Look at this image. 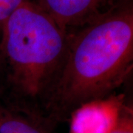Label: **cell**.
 I'll return each instance as SVG.
<instances>
[{
  "instance_id": "6da1fadb",
  "label": "cell",
  "mask_w": 133,
  "mask_h": 133,
  "mask_svg": "<svg viewBox=\"0 0 133 133\" xmlns=\"http://www.w3.org/2000/svg\"><path fill=\"white\" fill-rule=\"evenodd\" d=\"M133 64L131 4L112 8L69 33L64 62L48 97L50 117L62 118L82 104L107 97Z\"/></svg>"
},
{
  "instance_id": "52a82bcc",
  "label": "cell",
  "mask_w": 133,
  "mask_h": 133,
  "mask_svg": "<svg viewBox=\"0 0 133 133\" xmlns=\"http://www.w3.org/2000/svg\"><path fill=\"white\" fill-rule=\"evenodd\" d=\"M27 1L28 0H0V33L8 18Z\"/></svg>"
},
{
  "instance_id": "277c9868",
  "label": "cell",
  "mask_w": 133,
  "mask_h": 133,
  "mask_svg": "<svg viewBox=\"0 0 133 133\" xmlns=\"http://www.w3.org/2000/svg\"><path fill=\"white\" fill-rule=\"evenodd\" d=\"M109 0H36L33 2L63 28H81L102 14Z\"/></svg>"
},
{
  "instance_id": "3957f363",
  "label": "cell",
  "mask_w": 133,
  "mask_h": 133,
  "mask_svg": "<svg viewBox=\"0 0 133 133\" xmlns=\"http://www.w3.org/2000/svg\"><path fill=\"white\" fill-rule=\"evenodd\" d=\"M125 105L124 95L85 102L70 113V133H111Z\"/></svg>"
},
{
  "instance_id": "5b68a950",
  "label": "cell",
  "mask_w": 133,
  "mask_h": 133,
  "mask_svg": "<svg viewBox=\"0 0 133 133\" xmlns=\"http://www.w3.org/2000/svg\"><path fill=\"white\" fill-rule=\"evenodd\" d=\"M54 122L38 112L0 106V133H54Z\"/></svg>"
},
{
  "instance_id": "8992f818",
  "label": "cell",
  "mask_w": 133,
  "mask_h": 133,
  "mask_svg": "<svg viewBox=\"0 0 133 133\" xmlns=\"http://www.w3.org/2000/svg\"><path fill=\"white\" fill-rule=\"evenodd\" d=\"M111 133H133V112L132 107L124 105L118 121Z\"/></svg>"
},
{
  "instance_id": "7a4b0ae2",
  "label": "cell",
  "mask_w": 133,
  "mask_h": 133,
  "mask_svg": "<svg viewBox=\"0 0 133 133\" xmlns=\"http://www.w3.org/2000/svg\"><path fill=\"white\" fill-rule=\"evenodd\" d=\"M68 36L30 0L5 21L0 33V70L22 106L48 99L64 62Z\"/></svg>"
}]
</instances>
